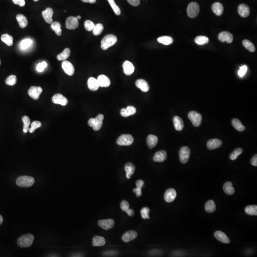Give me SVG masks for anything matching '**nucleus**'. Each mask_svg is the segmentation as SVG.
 <instances>
[{
	"label": "nucleus",
	"instance_id": "f257e3e1",
	"mask_svg": "<svg viewBox=\"0 0 257 257\" xmlns=\"http://www.w3.org/2000/svg\"><path fill=\"white\" fill-rule=\"evenodd\" d=\"M117 42V38L113 34L106 35L101 41V48L103 50H106L113 46Z\"/></svg>",
	"mask_w": 257,
	"mask_h": 257
},
{
	"label": "nucleus",
	"instance_id": "f03ea898",
	"mask_svg": "<svg viewBox=\"0 0 257 257\" xmlns=\"http://www.w3.org/2000/svg\"><path fill=\"white\" fill-rule=\"evenodd\" d=\"M34 237L31 234H27L22 235L19 238L17 241V244L21 248H28L33 244Z\"/></svg>",
	"mask_w": 257,
	"mask_h": 257
},
{
	"label": "nucleus",
	"instance_id": "7ed1b4c3",
	"mask_svg": "<svg viewBox=\"0 0 257 257\" xmlns=\"http://www.w3.org/2000/svg\"><path fill=\"white\" fill-rule=\"evenodd\" d=\"M35 180L34 177L29 176H20L16 180L17 185L19 187L25 188L32 186L34 183Z\"/></svg>",
	"mask_w": 257,
	"mask_h": 257
},
{
	"label": "nucleus",
	"instance_id": "20e7f679",
	"mask_svg": "<svg viewBox=\"0 0 257 257\" xmlns=\"http://www.w3.org/2000/svg\"><path fill=\"white\" fill-rule=\"evenodd\" d=\"M187 11L189 17L194 18L197 16L199 13V5L196 2H190L188 5Z\"/></svg>",
	"mask_w": 257,
	"mask_h": 257
},
{
	"label": "nucleus",
	"instance_id": "39448f33",
	"mask_svg": "<svg viewBox=\"0 0 257 257\" xmlns=\"http://www.w3.org/2000/svg\"><path fill=\"white\" fill-rule=\"evenodd\" d=\"M134 141L133 137L130 134H123L117 139V145L120 146H129Z\"/></svg>",
	"mask_w": 257,
	"mask_h": 257
},
{
	"label": "nucleus",
	"instance_id": "423d86ee",
	"mask_svg": "<svg viewBox=\"0 0 257 257\" xmlns=\"http://www.w3.org/2000/svg\"><path fill=\"white\" fill-rule=\"evenodd\" d=\"M188 117L194 126L199 127L200 126L202 122V116L200 113L195 111H191L189 113Z\"/></svg>",
	"mask_w": 257,
	"mask_h": 257
},
{
	"label": "nucleus",
	"instance_id": "0eeeda50",
	"mask_svg": "<svg viewBox=\"0 0 257 257\" xmlns=\"http://www.w3.org/2000/svg\"><path fill=\"white\" fill-rule=\"evenodd\" d=\"M190 154V150L188 147L183 146L181 148L179 152L180 161L182 163L188 162Z\"/></svg>",
	"mask_w": 257,
	"mask_h": 257
},
{
	"label": "nucleus",
	"instance_id": "6e6552de",
	"mask_svg": "<svg viewBox=\"0 0 257 257\" xmlns=\"http://www.w3.org/2000/svg\"><path fill=\"white\" fill-rule=\"evenodd\" d=\"M43 92V89L41 87L32 86L29 89V95L35 100L39 99L40 95Z\"/></svg>",
	"mask_w": 257,
	"mask_h": 257
},
{
	"label": "nucleus",
	"instance_id": "1a4fd4ad",
	"mask_svg": "<svg viewBox=\"0 0 257 257\" xmlns=\"http://www.w3.org/2000/svg\"><path fill=\"white\" fill-rule=\"evenodd\" d=\"M66 27L69 30H75L79 26L78 20L76 17H69L66 20Z\"/></svg>",
	"mask_w": 257,
	"mask_h": 257
},
{
	"label": "nucleus",
	"instance_id": "9d476101",
	"mask_svg": "<svg viewBox=\"0 0 257 257\" xmlns=\"http://www.w3.org/2000/svg\"><path fill=\"white\" fill-rule=\"evenodd\" d=\"M62 69L64 72L69 76H72L74 73L75 70L72 63L68 61H64L62 64Z\"/></svg>",
	"mask_w": 257,
	"mask_h": 257
},
{
	"label": "nucleus",
	"instance_id": "9b49d317",
	"mask_svg": "<svg viewBox=\"0 0 257 257\" xmlns=\"http://www.w3.org/2000/svg\"><path fill=\"white\" fill-rule=\"evenodd\" d=\"M52 101L55 104L66 106L68 104V100L65 97L61 94H57L52 98Z\"/></svg>",
	"mask_w": 257,
	"mask_h": 257
},
{
	"label": "nucleus",
	"instance_id": "f8f14e48",
	"mask_svg": "<svg viewBox=\"0 0 257 257\" xmlns=\"http://www.w3.org/2000/svg\"><path fill=\"white\" fill-rule=\"evenodd\" d=\"M98 225L102 229L108 230L114 227V221L112 219L100 220L98 222Z\"/></svg>",
	"mask_w": 257,
	"mask_h": 257
},
{
	"label": "nucleus",
	"instance_id": "ddd939ff",
	"mask_svg": "<svg viewBox=\"0 0 257 257\" xmlns=\"http://www.w3.org/2000/svg\"><path fill=\"white\" fill-rule=\"evenodd\" d=\"M176 196H177V193L174 189H168L165 193V200L169 203L172 202L176 198Z\"/></svg>",
	"mask_w": 257,
	"mask_h": 257
},
{
	"label": "nucleus",
	"instance_id": "4468645a",
	"mask_svg": "<svg viewBox=\"0 0 257 257\" xmlns=\"http://www.w3.org/2000/svg\"><path fill=\"white\" fill-rule=\"evenodd\" d=\"M218 39L222 42H227L231 44L233 42V37L232 34L228 32H223L218 35Z\"/></svg>",
	"mask_w": 257,
	"mask_h": 257
},
{
	"label": "nucleus",
	"instance_id": "2eb2a0df",
	"mask_svg": "<svg viewBox=\"0 0 257 257\" xmlns=\"http://www.w3.org/2000/svg\"><path fill=\"white\" fill-rule=\"evenodd\" d=\"M136 112V109L132 106H129L126 109L122 108L121 110V114L122 117H127L134 115Z\"/></svg>",
	"mask_w": 257,
	"mask_h": 257
},
{
	"label": "nucleus",
	"instance_id": "dca6fc26",
	"mask_svg": "<svg viewBox=\"0 0 257 257\" xmlns=\"http://www.w3.org/2000/svg\"><path fill=\"white\" fill-rule=\"evenodd\" d=\"M238 11L239 15L243 18H246L249 16L250 13V10L249 6L245 4H241L239 5Z\"/></svg>",
	"mask_w": 257,
	"mask_h": 257
},
{
	"label": "nucleus",
	"instance_id": "f3484780",
	"mask_svg": "<svg viewBox=\"0 0 257 257\" xmlns=\"http://www.w3.org/2000/svg\"><path fill=\"white\" fill-rule=\"evenodd\" d=\"M223 145V142L220 140L218 139H210L208 141L207 146L210 150L216 149L220 147Z\"/></svg>",
	"mask_w": 257,
	"mask_h": 257
},
{
	"label": "nucleus",
	"instance_id": "a211bd4d",
	"mask_svg": "<svg viewBox=\"0 0 257 257\" xmlns=\"http://www.w3.org/2000/svg\"><path fill=\"white\" fill-rule=\"evenodd\" d=\"M123 69V72L126 75H131L134 72V68L133 64L128 61H126L123 63L122 65Z\"/></svg>",
	"mask_w": 257,
	"mask_h": 257
},
{
	"label": "nucleus",
	"instance_id": "6ab92c4d",
	"mask_svg": "<svg viewBox=\"0 0 257 257\" xmlns=\"http://www.w3.org/2000/svg\"><path fill=\"white\" fill-rule=\"evenodd\" d=\"M53 10L51 8H47L45 10L42 11V16L44 20L49 24L53 22Z\"/></svg>",
	"mask_w": 257,
	"mask_h": 257
},
{
	"label": "nucleus",
	"instance_id": "aec40b11",
	"mask_svg": "<svg viewBox=\"0 0 257 257\" xmlns=\"http://www.w3.org/2000/svg\"><path fill=\"white\" fill-rule=\"evenodd\" d=\"M137 236L138 234L136 232L133 231H128L123 234L122 236V239L123 241L128 242L136 239Z\"/></svg>",
	"mask_w": 257,
	"mask_h": 257
},
{
	"label": "nucleus",
	"instance_id": "412c9836",
	"mask_svg": "<svg viewBox=\"0 0 257 257\" xmlns=\"http://www.w3.org/2000/svg\"><path fill=\"white\" fill-rule=\"evenodd\" d=\"M98 81L99 82L100 87H108L111 85V80L108 77L105 75H100L98 77Z\"/></svg>",
	"mask_w": 257,
	"mask_h": 257
},
{
	"label": "nucleus",
	"instance_id": "4be33fe9",
	"mask_svg": "<svg viewBox=\"0 0 257 257\" xmlns=\"http://www.w3.org/2000/svg\"><path fill=\"white\" fill-rule=\"evenodd\" d=\"M167 157L166 152L163 150H160L155 154L153 160L154 162L161 163L165 161Z\"/></svg>",
	"mask_w": 257,
	"mask_h": 257
},
{
	"label": "nucleus",
	"instance_id": "5701e85b",
	"mask_svg": "<svg viewBox=\"0 0 257 257\" xmlns=\"http://www.w3.org/2000/svg\"><path fill=\"white\" fill-rule=\"evenodd\" d=\"M214 236L217 240L223 243L228 244L230 243V239L224 233L221 231H217L214 233Z\"/></svg>",
	"mask_w": 257,
	"mask_h": 257
},
{
	"label": "nucleus",
	"instance_id": "b1692460",
	"mask_svg": "<svg viewBox=\"0 0 257 257\" xmlns=\"http://www.w3.org/2000/svg\"><path fill=\"white\" fill-rule=\"evenodd\" d=\"M136 86L140 89H141L142 92H147L149 89V85L148 83L145 80L138 79L135 83Z\"/></svg>",
	"mask_w": 257,
	"mask_h": 257
},
{
	"label": "nucleus",
	"instance_id": "393cba45",
	"mask_svg": "<svg viewBox=\"0 0 257 257\" xmlns=\"http://www.w3.org/2000/svg\"><path fill=\"white\" fill-rule=\"evenodd\" d=\"M87 85L89 89L92 91H96L100 87L97 79L94 77H90L89 78Z\"/></svg>",
	"mask_w": 257,
	"mask_h": 257
},
{
	"label": "nucleus",
	"instance_id": "a878e982",
	"mask_svg": "<svg viewBox=\"0 0 257 257\" xmlns=\"http://www.w3.org/2000/svg\"><path fill=\"white\" fill-rule=\"evenodd\" d=\"M129 207V203L126 200H122L121 202V206H120L121 209L126 212L129 216L132 217L134 215V211L133 209H130Z\"/></svg>",
	"mask_w": 257,
	"mask_h": 257
},
{
	"label": "nucleus",
	"instance_id": "bb28decb",
	"mask_svg": "<svg viewBox=\"0 0 257 257\" xmlns=\"http://www.w3.org/2000/svg\"><path fill=\"white\" fill-rule=\"evenodd\" d=\"M94 119V125L93 126V128L94 130L98 131L101 129L103 125V121L104 119L103 115L102 114H99Z\"/></svg>",
	"mask_w": 257,
	"mask_h": 257
},
{
	"label": "nucleus",
	"instance_id": "cd10ccee",
	"mask_svg": "<svg viewBox=\"0 0 257 257\" xmlns=\"http://www.w3.org/2000/svg\"><path fill=\"white\" fill-rule=\"evenodd\" d=\"M158 141V138L156 136L154 135H149L147 138V144L149 149H152L156 146Z\"/></svg>",
	"mask_w": 257,
	"mask_h": 257
},
{
	"label": "nucleus",
	"instance_id": "c85d7f7f",
	"mask_svg": "<svg viewBox=\"0 0 257 257\" xmlns=\"http://www.w3.org/2000/svg\"><path fill=\"white\" fill-rule=\"evenodd\" d=\"M175 129L178 131H181L184 128L183 120L179 116H175L173 119Z\"/></svg>",
	"mask_w": 257,
	"mask_h": 257
},
{
	"label": "nucleus",
	"instance_id": "c756f323",
	"mask_svg": "<svg viewBox=\"0 0 257 257\" xmlns=\"http://www.w3.org/2000/svg\"><path fill=\"white\" fill-rule=\"evenodd\" d=\"M124 169L126 171V176L127 179H130L131 175H133L135 172V167L134 165L130 163H127L125 165Z\"/></svg>",
	"mask_w": 257,
	"mask_h": 257
},
{
	"label": "nucleus",
	"instance_id": "7c9ffc66",
	"mask_svg": "<svg viewBox=\"0 0 257 257\" xmlns=\"http://www.w3.org/2000/svg\"><path fill=\"white\" fill-rule=\"evenodd\" d=\"M212 10L214 13L217 16H221L223 12V6L220 2H215L212 6Z\"/></svg>",
	"mask_w": 257,
	"mask_h": 257
},
{
	"label": "nucleus",
	"instance_id": "2f4dec72",
	"mask_svg": "<svg viewBox=\"0 0 257 257\" xmlns=\"http://www.w3.org/2000/svg\"><path fill=\"white\" fill-rule=\"evenodd\" d=\"M16 19L18 22L20 27L21 28H25L27 26L28 24L27 19L23 14H17L16 16Z\"/></svg>",
	"mask_w": 257,
	"mask_h": 257
},
{
	"label": "nucleus",
	"instance_id": "473e14b6",
	"mask_svg": "<svg viewBox=\"0 0 257 257\" xmlns=\"http://www.w3.org/2000/svg\"><path fill=\"white\" fill-rule=\"evenodd\" d=\"M224 192L228 195H232L235 192V189L232 187V184L230 181L226 182L223 185Z\"/></svg>",
	"mask_w": 257,
	"mask_h": 257
},
{
	"label": "nucleus",
	"instance_id": "72a5a7b5",
	"mask_svg": "<svg viewBox=\"0 0 257 257\" xmlns=\"http://www.w3.org/2000/svg\"><path fill=\"white\" fill-rule=\"evenodd\" d=\"M105 243V239L103 237L95 236L93 238V245L94 247L104 246Z\"/></svg>",
	"mask_w": 257,
	"mask_h": 257
},
{
	"label": "nucleus",
	"instance_id": "f704fd0d",
	"mask_svg": "<svg viewBox=\"0 0 257 257\" xmlns=\"http://www.w3.org/2000/svg\"><path fill=\"white\" fill-rule=\"evenodd\" d=\"M70 54V49L68 48H66L63 50V52L57 55V59L60 61H64L68 58Z\"/></svg>",
	"mask_w": 257,
	"mask_h": 257
},
{
	"label": "nucleus",
	"instance_id": "c9c22d12",
	"mask_svg": "<svg viewBox=\"0 0 257 257\" xmlns=\"http://www.w3.org/2000/svg\"><path fill=\"white\" fill-rule=\"evenodd\" d=\"M51 27L57 35H61L62 33V30L61 29V25L60 22H58V21H54V22H52L51 24Z\"/></svg>",
	"mask_w": 257,
	"mask_h": 257
},
{
	"label": "nucleus",
	"instance_id": "e433bc0d",
	"mask_svg": "<svg viewBox=\"0 0 257 257\" xmlns=\"http://www.w3.org/2000/svg\"><path fill=\"white\" fill-rule=\"evenodd\" d=\"M205 209L208 213H213L216 209L215 203L213 200H209L206 202L205 206Z\"/></svg>",
	"mask_w": 257,
	"mask_h": 257
},
{
	"label": "nucleus",
	"instance_id": "4c0bfd02",
	"mask_svg": "<svg viewBox=\"0 0 257 257\" xmlns=\"http://www.w3.org/2000/svg\"><path fill=\"white\" fill-rule=\"evenodd\" d=\"M144 184H145V182L141 180H138L136 182L137 188L133 189V192L135 193V194H136V196H137L138 197H139L142 195L141 188L143 187Z\"/></svg>",
	"mask_w": 257,
	"mask_h": 257
},
{
	"label": "nucleus",
	"instance_id": "58836bf2",
	"mask_svg": "<svg viewBox=\"0 0 257 257\" xmlns=\"http://www.w3.org/2000/svg\"><path fill=\"white\" fill-rule=\"evenodd\" d=\"M232 124L233 126L239 131H243L245 130V127L241 122L240 120L237 119H234L232 121Z\"/></svg>",
	"mask_w": 257,
	"mask_h": 257
},
{
	"label": "nucleus",
	"instance_id": "ea45409f",
	"mask_svg": "<svg viewBox=\"0 0 257 257\" xmlns=\"http://www.w3.org/2000/svg\"><path fill=\"white\" fill-rule=\"evenodd\" d=\"M1 40L8 46H11L13 44V38L8 34H2L1 36Z\"/></svg>",
	"mask_w": 257,
	"mask_h": 257
},
{
	"label": "nucleus",
	"instance_id": "a19ab883",
	"mask_svg": "<svg viewBox=\"0 0 257 257\" xmlns=\"http://www.w3.org/2000/svg\"><path fill=\"white\" fill-rule=\"evenodd\" d=\"M157 41L158 43L166 45L171 44L173 42V40L171 37L167 36L160 37L158 39Z\"/></svg>",
	"mask_w": 257,
	"mask_h": 257
},
{
	"label": "nucleus",
	"instance_id": "79ce46f5",
	"mask_svg": "<svg viewBox=\"0 0 257 257\" xmlns=\"http://www.w3.org/2000/svg\"><path fill=\"white\" fill-rule=\"evenodd\" d=\"M246 213L250 215H257V205H249L246 207L245 209Z\"/></svg>",
	"mask_w": 257,
	"mask_h": 257
},
{
	"label": "nucleus",
	"instance_id": "37998d69",
	"mask_svg": "<svg viewBox=\"0 0 257 257\" xmlns=\"http://www.w3.org/2000/svg\"><path fill=\"white\" fill-rule=\"evenodd\" d=\"M22 122L24 123L23 131L24 133H27L29 130V126L30 125V119L29 117L25 116L22 118Z\"/></svg>",
	"mask_w": 257,
	"mask_h": 257
},
{
	"label": "nucleus",
	"instance_id": "c03bdc74",
	"mask_svg": "<svg viewBox=\"0 0 257 257\" xmlns=\"http://www.w3.org/2000/svg\"><path fill=\"white\" fill-rule=\"evenodd\" d=\"M33 44V41L30 39H25L22 40L20 44L21 48L22 50L28 49Z\"/></svg>",
	"mask_w": 257,
	"mask_h": 257
},
{
	"label": "nucleus",
	"instance_id": "a18cd8bd",
	"mask_svg": "<svg viewBox=\"0 0 257 257\" xmlns=\"http://www.w3.org/2000/svg\"><path fill=\"white\" fill-rule=\"evenodd\" d=\"M242 44H243V46H244L248 51L250 52H252V53L255 52L256 49H255L254 45L251 42L249 41V40H243Z\"/></svg>",
	"mask_w": 257,
	"mask_h": 257
},
{
	"label": "nucleus",
	"instance_id": "49530a36",
	"mask_svg": "<svg viewBox=\"0 0 257 257\" xmlns=\"http://www.w3.org/2000/svg\"><path fill=\"white\" fill-rule=\"evenodd\" d=\"M208 38L204 36H199L195 38V42L199 45H204L209 43Z\"/></svg>",
	"mask_w": 257,
	"mask_h": 257
},
{
	"label": "nucleus",
	"instance_id": "de8ad7c7",
	"mask_svg": "<svg viewBox=\"0 0 257 257\" xmlns=\"http://www.w3.org/2000/svg\"><path fill=\"white\" fill-rule=\"evenodd\" d=\"M103 26L102 24H98L95 25L93 29V34L94 35L98 36L101 34L103 30Z\"/></svg>",
	"mask_w": 257,
	"mask_h": 257
},
{
	"label": "nucleus",
	"instance_id": "09e8293b",
	"mask_svg": "<svg viewBox=\"0 0 257 257\" xmlns=\"http://www.w3.org/2000/svg\"><path fill=\"white\" fill-rule=\"evenodd\" d=\"M242 152H243L242 149H236L231 154L230 156V158H231V160L234 161V160L237 159L238 157L242 153Z\"/></svg>",
	"mask_w": 257,
	"mask_h": 257
},
{
	"label": "nucleus",
	"instance_id": "8fccbe9b",
	"mask_svg": "<svg viewBox=\"0 0 257 257\" xmlns=\"http://www.w3.org/2000/svg\"><path fill=\"white\" fill-rule=\"evenodd\" d=\"M17 77L16 75H11L8 77L5 80L6 85L9 86H13L16 84Z\"/></svg>",
	"mask_w": 257,
	"mask_h": 257
},
{
	"label": "nucleus",
	"instance_id": "3c124183",
	"mask_svg": "<svg viewBox=\"0 0 257 257\" xmlns=\"http://www.w3.org/2000/svg\"><path fill=\"white\" fill-rule=\"evenodd\" d=\"M109 3L111 5L112 9L115 12V14L117 16H120L121 14V10H120V8L117 6V4L114 1V0H107Z\"/></svg>",
	"mask_w": 257,
	"mask_h": 257
},
{
	"label": "nucleus",
	"instance_id": "603ef678",
	"mask_svg": "<svg viewBox=\"0 0 257 257\" xmlns=\"http://www.w3.org/2000/svg\"><path fill=\"white\" fill-rule=\"evenodd\" d=\"M42 126V123L39 121H34L31 124V127L29 130V131L30 133H33L37 128H40Z\"/></svg>",
	"mask_w": 257,
	"mask_h": 257
},
{
	"label": "nucleus",
	"instance_id": "864d4df0",
	"mask_svg": "<svg viewBox=\"0 0 257 257\" xmlns=\"http://www.w3.org/2000/svg\"><path fill=\"white\" fill-rule=\"evenodd\" d=\"M149 209L148 207H143L140 210L141 217L144 219H149Z\"/></svg>",
	"mask_w": 257,
	"mask_h": 257
},
{
	"label": "nucleus",
	"instance_id": "5fc2aeb1",
	"mask_svg": "<svg viewBox=\"0 0 257 257\" xmlns=\"http://www.w3.org/2000/svg\"><path fill=\"white\" fill-rule=\"evenodd\" d=\"M95 25L93 21L90 20H87L85 22V27L87 31H92Z\"/></svg>",
	"mask_w": 257,
	"mask_h": 257
},
{
	"label": "nucleus",
	"instance_id": "6e6d98bb",
	"mask_svg": "<svg viewBox=\"0 0 257 257\" xmlns=\"http://www.w3.org/2000/svg\"><path fill=\"white\" fill-rule=\"evenodd\" d=\"M47 66V62H43L39 63L38 64L36 67V70L38 72H43L44 70L46 68Z\"/></svg>",
	"mask_w": 257,
	"mask_h": 257
},
{
	"label": "nucleus",
	"instance_id": "4d7b16f0",
	"mask_svg": "<svg viewBox=\"0 0 257 257\" xmlns=\"http://www.w3.org/2000/svg\"><path fill=\"white\" fill-rule=\"evenodd\" d=\"M248 68L246 65H243L240 67V70L238 71V74L241 77H242L245 75V73L247 72Z\"/></svg>",
	"mask_w": 257,
	"mask_h": 257
},
{
	"label": "nucleus",
	"instance_id": "13d9d810",
	"mask_svg": "<svg viewBox=\"0 0 257 257\" xmlns=\"http://www.w3.org/2000/svg\"><path fill=\"white\" fill-rule=\"evenodd\" d=\"M14 4H18L21 7H23L25 5V0H12Z\"/></svg>",
	"mask_w": 257,
	"mask_h": 257
},
{
	"label": "nucleus",
	"instance_id": "bf43d9fd",
	"mask_svg": "<svg viewBox=\"0 0 257 257\" xmlns=\"http://www.w3.org/2000/svg\"><path fill=\"white\" fill-rule=\"evenodd\" d=\"M127 1L134 6H138L140 3V0H127Z\"/></svg>",
	"mask_w": 257,
	"mask_h": 257
},
{
	"label": "nucleus",
	"instance_id": "052dcab7",
	"mask_svg": "<svg viewBox=\"0 0 257 257\" xmlns=\"http://www.w3.org/2000/svg\"><path fill=\"white\" fill-rule=\"evenodd\" d=\"M250 163H251L252 165L257 167V155L255 154V155L253 156V157L251 158V161H250Z\"/></svg>",
	"mask_w": 257,
	"mask_h": 257
},
{
	"label": "nucleus",
	"instance_id": "680f3d73",
	"mask_svg": "<svg viewBox=\"0 0 257 257\" xmlns=\"http://www.w3.org/2000/svg\"><path fill=\"white\" fill-rule=\"evenodd\" d=\"M95 123L94 118H90L88 121V125L89 127H92L94 126Z\"/></svg>",
	"mask_w": 257,
	"mask_h": 257
},
{
	"label": "nucleus",
	"instance_id": "e2e57ef3",
	"mask_svg": "<svg viewBox=\"0 0 257 257\" xmlns=\"http://www.w3.org/2000/svg\"><path fill=\"white\" fill-rule=\"evenodd\" d=\"M83 2H89L90 3H94L96 2V0H81Z\"/></svg>",
	"mask_w": 257,
	"mask_h": 257
},
{
	"label": "nucleus",
	"instance_id": "0e129e2a",
	"mask_svg": "<svg viewBox=\"0 0 257 257\" xmlns=\"http://www.w3.org/2000/svg\"><path fill=\"white\" fill-rule=\"evenodd\" d=\"M3 223V218L1 215H0V225Z\"/></svg>",
	"mask_w": 257,
	"mask_h": 257
},
{
	"label": "nucleus",
	"instance_id": "69168bd1",
	"mask_svg": "<svg viewBox=\"0 0 257 257\" xmlns=\"http://www.w3.org/2000/svg\"><path fill=\"white\" fill-rule=\"evenodd\" d=\"M76 18L78 20H80L81 19V16H77L76 17Z\"/></svg>",
	"mask_w": 257,
	"mask_h": 257
},
{
	"label": "nucleus",
	"instance_id": "338daca9",
	"mask_svg": "<svg viewBox=\"0 0 257 257\" xmlns=\"http://www.w3.org/2000/svg\"><path fill=\"white\" fill-rule=\"evenodd\" d=\"M34 2H37V1H39V0H34Z\"/></svg>",
	"mask_w": 257,
	"mask_h": 257
},
{
	"label": "nucleus",
	"instance_id": "774afa93",
	"mask_svg": "<svg viewBox=\"0 0 257 257\" xmlns=\"http://www.w3.org/2000/svg\"><path fill=\"white\" fill-rule=\"evenodd\" d=\"M1 60H0V65H1Z\"/></svg>",
	"mask_w": 257,
	"mask_h": 257
}]
</instances>
